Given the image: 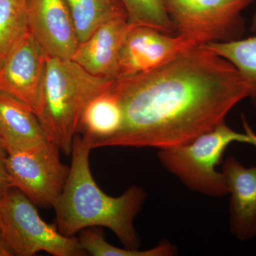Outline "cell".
Instances as JSON below:
<instances>
[{
    "mask_svg": "<svg viewBox=\"0 0 256 256\" xmlns=\"http://www.w3.org/2000/svg\"><path fill=\"white\" fill-rule=\"evenodd\" d=\"M114 80L92 75L72 60L47 58L36 114L47 140L70 156L84 109L94 98L108 90Z\"/></svg>",
    "mask_w": 256,
    "mask_h": 256,
    "instance_id": "cell-3",
    "label": "cell"
},
{
    "mask_svg": "<svg viewBox=\"0 0 256 256\" xmlns=\"http://www.w3.org/2000/svg\"><path fill=\"white\" fill-rule=\"evenodd\" d=\"M79 242L86 254L94 256H172L178 254V248L169 240L160 242L149 250H132L114 246L106 242L102 232L95 227L79 232Z\"/></svg>",
    "mask_w": 256,
    "mask_h": 256,
    "instance_id": "cell-18",
    "label": "cell"
},
{
    "mask_svg": "<svg viewBox=\"0 0 256 256\" xmlns=\"http://www.w3.org/2000/svg\"><path fill=\"white\" fill-rule=\"evenodd\" d=\"M122 124V108L110 88L94 98L85 108L78 133H82V137L89 146L94 141L114 136L120 129Z\"/></svg>",
    "mask_w": 256,
    "mask_h": 256,
    "instance_id": "cell-14",
    "label": "cell"
},
{
    "mask_svg": "<svg viewBox=\"0 0 256 256\" xmlns=\"http://www.w3.org/2000/svg\"><path fill=\"white\" fill-rule=\"evenodd\" d=\"M110 90L122 111L120 129L92 149L184 146L224 122L250 88L236 68L198 45L150 72L114 79Z\"/></svg>",
    "mask_w": 256,
    "mask_h": 256,
    "instance_id": "cell-1",
    "label": "cell"
},
{
    "mask_svg": "<svg viewBox=\"0 0 256 256\" xmlns=\"http://www.w3.org/2000/svg\"><path fill=\"white\" fill-rule=\"evenodd\" d=\"M128 23L132 26L154 28L168 35H176L165 6V0H120Z\"/></svg>",
    "mask_w": 256,
    "mask_h": 256,
    "instance_id": "cell-19",
    "label": "cell"
},
{
    "mask_svg": "<svg viewBox=\"0 0 256 256\" xmlns=\"http://www.w3.org/2000/svg\"><path fill=\"white\" fill-rule=\"evenodd\" d=\"M0 156H6V151H5L4 148H3L1 142H0Z\"/></svg>",
    "mask_w": 256,
    "mask_h": 256,
    "instance_id": "cell-23",
    "label": "cell"
},
{
    "mask_svg": "<svg viewBox=\"0 0 256 256\" xmlns=\"http://www.w3.org/2000/svg\"><path fill=\"white\" fill-rule=\"evenodd\" d=\"M28 0H0V68L26 34Z\"/></svg>",
    "mask_w": 256,
    "mask_h": 256,
    "instance_id": "cell-17",
    "label": "cell"
},
{
    "mask_svg": "<svg viewBox=\"0 0 256 256\" xmlns=\"http://www.w3.org/2000/svg\"><path fill=\"white\" fill-rule=\"evenodd\" d=\"M250 30L252 32H256V12L255 14H254V18H252V28H250Z\"/></svg>",
    "mask_w": 256,
    "mask_h": 256,
    "instance_id": "cell-22",
    "label": "cell"
},
{
    "mask_svg": "<svg viewBox=\"0 0 256 256\" xmlns=\"http://www.w3.org/2000/svg\"><path fill=\"white\" fill-rule=\"evenodd\" d=\"M48 141L34 111L12 96L0 92V142L6 154Z\"/></svg>",
    "mask_w": 256,
    "mask_h": 256,
    "instance_id": "cell-13",
    "label": "cell"
},
{
    "mask_svg": "<svg viewBox=\"0 0 256 256\" xmlns=\"http://www.w3.org/2000/svg\"><path fill=\"white\" fill-rule=\"evenodd\" d=\"M254 0H165L176 35L197 44L240 40L245 34L242 10Z\"/></svg>",
    "mask_w": 256,
    "mask_h": 256,
    "instance_id": "cell-6",
    "label": "cell"
},
{
    "mask_svg": "<svg viewBox=\"0 0 256 256\" xmlns=\"http://www.w3.org/2000/svg\"><path fill=\"white\" fill-rule=\"evenodd\" d=\"M131 28L128 18L108 22L79 42L72 60L92 75L116 79L120 52Z\"/></svg>",
    "mask_w": 256,
    "mask_h": 256,
    "instance_id": "cell-11",
    "label": "cell"
},
{
    "mask_svg": "<svg viewBox=\"0 0 256 256\" xmlns=\"http://www.w3.org/2000/svg\"><path fill=\"white\" fill-rule=\"evenodd\" d=\"M205 45L236 68L248 85L249 98L256 107V35L245 40Z\"/></svg>",
    "mask_w": 256,
    "mask_h": 256,
    "instance_id": "cell-16",
    "label": "cell"
},
{
    "mask_svg": "<svg viewBox=\"0 0 256 256\" xmlns=\"http://www.w3.org/2000/svg\"><path fill=\"white\" fill-rule=\"evenodd\" d=\"M14 252L11 250L6 240H4L0 230V256H13Z\"/></svg>",
    "mask_w": 256,
    "mask_h": 256,
    "instance_id": "cell-21",
    "label": "cell"
},
{
    "mask_svg": "<svg viewBox=\"0 0 256 256\" xmlns=\"http://www.w3.org/2000/svg\"><path fill=\"white\" fill-rule=\"evenodd\" d=\"M196 46V42L180 35L132 26L120 52L116 79L150 72Z\"/></svg>",
    "mask_w": 256,
    "mask_h": 256,
    "instance_id": "cell-8",
    "label": "cell"
},
{
    "mask_svg": "<svg viewBox=\"0 0 256 256\" xmlns=\"http://www.w3.org/2000/svg\"><path fill=\"white\" fill-rule=\"evenodd\" d=\"M60 150L46 141L4 158L13 186L36 206L53 208L65 188L70 166L60 161Z\"/></svg>",
    "mask_w": 256,
    "mask_h": 256,
    "instance_id": "cell-7",
    "label": "cell"
},
{
    "mask_svg": "<svg viewBox=\"0 0 256 256\" xmlns=\"http://www.w3.org/2000/svg\"><path fill=\"white\" fill-rule=\"evenodd\" d=\"M230 194V230L240 240L256 236V166L245 168L234 156L222 171Z\"/></svg>",
    "mask_w": 256,
    "mask_h": 256,
    "instance_id": "cell-12",
    "label": "cell"
},
{
    "mask_svg": "<svg viewBox=\"0 0 256 256\" xmlns=\"http://www.w3.org/2000/svg\"><path fill=\"white\" fill-rule=\"evenodd\" d=\"M246 133H239L222 122L188 144L159 150L160 164L191 191L210 197L228 194L223 172L217 171L224 153L232 143H248L256 146V134L244 121Z\"/></svg>",
    "mask_w": 256,
    "mask_h": 256,
    "instance_id": "cell-4",
    "label": "cell"
},
{
    "mask_svg": "<svg viewBox=\"0 0 256 256\" xmlns=\"http://www.w3.org/2000/svg\"><path fill=\"white\" fill-rule=\"evenodd\" d=\"M92 150L78 133L72 146L68 180L53 207L56 225L68 237L75 236L84 229L106 227L124 248L138 250L140 240L134 220L146 202V192L134 185L120 196L106 194L92 178L89 162Z\"/></svg>",
    "mask_w": 256,
    "mask_h": 256,
    "instance_id": "cell-2",
    "label": "cell"
},
{
    "mask_svg": "<svg viewBox=\"0 0 256 256\" xmlns=\"http://www.w3.org/2000/svg\"><path fill=\"white\" fill-rule=\"evenodd\" d=\"M0 230L14 256L42 252L54 256L87 255L78 237L66 236L56 224L44 222L36 205L15 188L0 200Z\"/></svg>",
    "mask_w": 256,
    "mask_h": 256,
    "instance_id": "cell-5",
    "label": "cell"
},
{
    "mask_svg": "<svg viewBox=\"0 0 256 256\" xmlns=\"http://www.w3.org/2000/svg\"><path fill=\"white\" fill-rule=\"evenodd\" d=\"M4 158L0 156V200L4 198L12 188H14L5 165Z\"/></svg>",
    "mask_w": 256,
    "mask_h": 256,
    "instance_id": "cell-20",
    "label": "cell"
},
{
    "mask_svg": "<svg viewBox=\"0 0 256 256\" xmlns=\"http://www.w3.org/2000/svg\"><path fill=\"white\" fill-rule=\"evenodd\" d=\"M47 58L28 32L0 68V92L26 104L36 116L43 95Z\"/></svg>",
    "mask_w": 256,
    "mask_h": 256,
    "instance_id": "cell-9",
    "label": "cell"
},
{
    "mask_svg": "<svg viewBox=\"0 0 256 256\" xmlns=\"http://www.w3.org/2000/svg\"><path fill=\"white\" fill-rule=\"evenodd\" d=\"M28 30L47 58L72 60L79 41L65 0H28Z\"/></svg>",
    "mask_w": 256,
    "mask_h": 256,
    "instance_id": "cell-10",
    "label": "cell"
},
{
    "mask_svg": "<svg viewBox=\"0 0 256 256\" xmlns=\"http://www.w3.org/2000/svg\"><path fill=\"white\" fill-rule=\"evenodd\" d=\"M72 14L79 42L86 41L104 24L128 18L120 0H65Z\"/></svg>",
    "mask_w": 256,
    "mask_h": 256,
    "instance_id": "cell-15",
    "label": "cell"
}]
</instances>
